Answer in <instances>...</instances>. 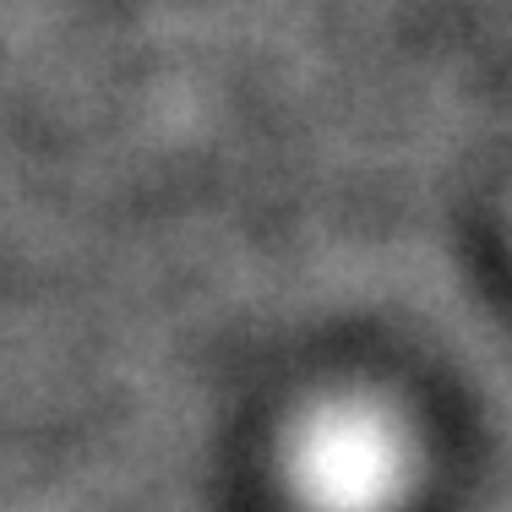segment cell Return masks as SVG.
Returning a JSON list of instances; mask_svg holds the SVG:
<instances>
[{
	"mask_svg": "<svg viewBox=\"0 0 512 512\" xmlns=\"http://www.w3.org/2000/svg\"><path fill=\"white\" fill-rule=\"evenodd\" d=\"M284 485L300 512H398L420 485V442L376 398H327L289 431Z\"/></svg>",
	"mask_w": 512,
	"mask_h": 512,
	"instance_id": "obj_1",
	"label": "cell"
}]
</instances>
